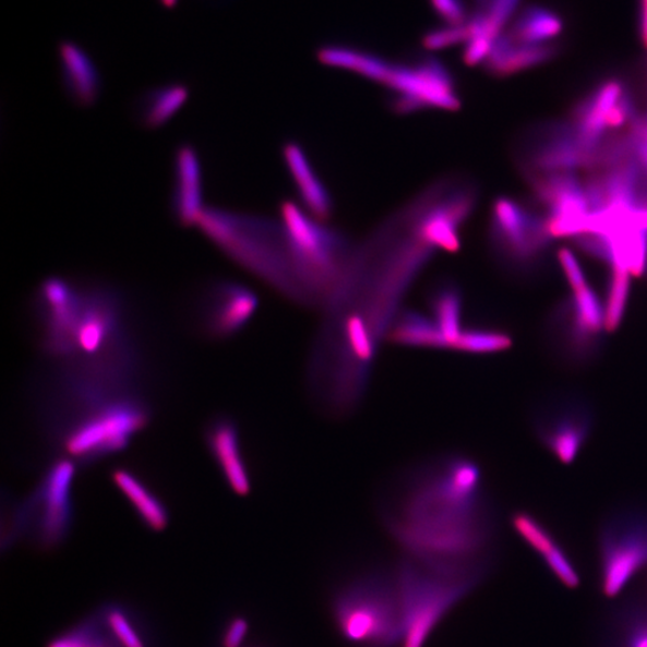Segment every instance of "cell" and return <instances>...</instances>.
Masks as SVG:
<instances>
[{
    "mask_svg": "<svg viewBox=\"0 0 647 647\" xmlns=\"http://www.w3.org/2000/svg\"><path fill=\"white\" fill-rule=\"evenodd\" d=\"M421 192L357 248L344 285L324 311L313 357L336 380L371 383L374 362L402 302L438 250L423 230Z\"/></svg>",
    "mask_w": 647,
    "mask_h": 647,
    "instance_id": "6da1fadb",
    "label": "cell"
},
{
    "mask_svg": "<svg viewBox=\"0 0 647 647\" xmlns=\"http://www.w3.org/2000/svg\"><path fill=\"white\" fill-rule=\"evenodd\" d=\"M378 506L403 556L448 575H490L498 519L475 458L447 454L415 464L384 488Z\"/></svg>",
    "mask_w": 647,
    "mask_h": 647,
    "instance_id": "7a4b0ae2",
    "label": "cell"
},
{
    "mask_svg": "<svg viewBox=\"0 0 647 647\" xmlns=\"http://www.w3.org/2000/svg\"><path fill=\"white\" fill-rule=\"evenodd\" d=\"M321 62L344 69L381 84L388 93L391 109L406 116L422 111H458L462 97L454 73L431 55L391 60L358 47L328 45L320 51Z\"/></svg>",
    "mask_w": 647,
    "mask_h": 647,
    "instance_id": "3957f363",
    "label": "cell"
},
{
    "mask_svg": "<svg viewBox=\"0 0 647 647\" xmlns=\"http://www.w3.org/2000/svg\"><path fill=\"white\" fill-rule=\"evenodd\" d=\"M195 226L231 261L303 307L296 261L280 219L205 206Z\"/></svg>",
    "mask_w": 647,
    "mask_h": 647,
    "instance_id": "277c9868",
    "label": "cell"
},
{
    "mask_svg": "<svg viewBox=\"0 0 647 647\" xmlns=\"http://www.w3.org/2000/svg\"><path fill=\"white\" fill-rule=\"evenodd\" d=\"M279 215L296 261L303 307L325 311L344 285L358 245L344 230L292 201L280 203Z\"/></svg>",
    "mask_w": 647,
    "mask_h": 647,
    "instance_id": "5b68a950",
    "label": "cell"
},
{
    "mask_svg": "<svg viewBox=\"0 0 647 647\" xmlns=\"http://www.w3.org/2000/svg\"><path fill=\"white\" fill-rule=\"evenodd\" d=\"M330 614L351 647H400L403 609L395 570H364L336 586Z\"/></svg>",
    "mask_w": 647,
    "mask_h": 647,
    "instance_id": "8992f818",
    "label": "cell"
},
{
    "mask_svg": "<svg viewBox=\"0 0 647 647\" xmlns=\"http://www.w3.org/2000/svg\"><path fill=\"white\" fill-rule=\"evenodd\" d=\"M403 609L400 647H424L442 621L490 575H448L402 556L394 567Z\"/></svg>",
    "mask_w": 647,
    "mask_h": 647,
    "instance_id": "52a82bcc",
    "label": "cell"
},
{
    "mask_svg": "<svg viewBox=\"0 0 647 647\" xmlns=\"http://www.w3.org/2000/svg\"><path fill=\"white\" fill-rule=\"evenodd\" d=\"M151 419L139 394L121 396L70 419L60 436L68 458L88 464L124 450Z\"/></svg>",
    "mask_w": 647,
    "mask_h": 647,
    "instance_id": "ba28073f",
    "label": "cell"
},
{
    "mask_svg": "<svg viewBox=\"0 0 647 647\" xmlns=\"http://www.w3.org/2000/svg\"><path fill=\"white\" fill-rule=\"evenodd\" d=\"M647 572V506L625 505L604 517L597 534L598 591L618 601Z\"/></svg>",
    "mask_w": 647,
    "mask_h": 647,
    "instance_id": "9c48e42d",
    "label": "cell"
},
{
    "mask_svg": "<svg viewBox=\"0 0 647 647\" xmlns=\"http://www.w3.org/2000/svg\"><path fill=\"white\" fill-rule=\"evenodd\" d=\"M553 238L551 219L536 201L529 204L499 197L493 202L488 240L494 259L506 272H536Z\"/></svg>",
    "mask_w": 647,
    "mask_h": 647,
    "instance_id": "30bf717a",
    "label": "cell"
},
{
    "mask_svg": "<svg viewBox=\"0 0 647 647\" xmlns=\"http://www.w3.org/2000/svg\"><path fill=\"white\" fill-rule=\"evenodd\" d=\"M77 464L68 457L55 460L34 493L21 504L23 534L44 552L63 544L71 531L75 508L72 487Z\"/></svg>",
    "mask_w": 647,
    "mask_h": 647,
    "instance_id": "8fae6325",
    "label": "cell"
},
{
    "mask_svg": "<svg viewBox=\"0 0 647 647\" xmlns=\"http://www.w3.org/2000/svg\"><path fill=\"white\" fill-rule=\"evenodd\" d=\"M532 431L541 445L560 463L572 464L589 443L596 426L590 399L575 391H560L537 403Z\"/></svg>",
    "mask_w": 647,
    "mask_h": 647,
    "instance_id": "7c38bea8",
    "label": "cell"
},
{
    "mask_svg": "<svg viewBox=\"0 0 647 647\" xmlns=\"http://www.w3.org/2000/svg\"><path fill=\"white\" fill-rule=\"evenodd\" d=\"M543 344L558 364L567 370L590 368L604 350L606 333L597 332L582 319L572 297L560 301L549 312L543 328Z\"/></svg>",
    "mask_w": 647,
    "mask_h": 647,
    "instance_id": "4fadbf2b",
    "label": "cell"
},
{
    "mask_svg": "<svg viewBox=\"0 0 647 647\" xmlns=\"http://www.w3.org/2000/svg\"><path fill=\"white\" fill-rule=\"evenodd\" d=\"M259 307V296L248 286L216 279L202 290L195 313L206 336L228 339L249 325Z\"/></svg>",
    "mask_w": 647,
    "mask_h": 647,
    "instance_id": "5bb4252c",
    "label": "cell"
},
{
    "mask_svg": "<svg viewBox=\"0 0 647 647\" xmlns=\"http://www.w3.org/2000/svg\"><path fill=\"white\" fill-rule=\"evenodd\" d=\"M511 525L519 539L541 559L546 568L565 589L575 591L580 588L579 570L563 544L539 518L528 511H517L511 516Z\"/></svg>",
    "mask_w": 647,
    "mask_h": 647,
    "instance_id": "9a60e30c",
    "label": "cell"
},
{
    "mask_svg": "<svg viewBox=\"0 0 647 647\" xmlns=\"http://www.w3.org/2000/svg\"><path fill=\"white\" fill-rule=\"evenodd\" d=\"M203 168L197 149L192 144L177 146L173 157V188L170 209L181 227L197 225L205 205L203 202Z\"/></svg>",
    "mask_w": 647,
    "mask_h": 647,
    "instance_id": "2e32d148",
    "label": "cell"
},
{
    "mask_svg": "<svg viewBox=\"0 0 647 647\" xmlns=\"http://www.w3.org/2000/svg\"><path fill=\"white\" fill-rule=\"evenodd\" d=\"M205 444L231 492L247 496L252 490L251 472L243 457L237 422L228 417L212 420L205 430Z\"/></svg>",
    "mask_w": 647,
    "mask_h": 647,
    "instance_id": "e0dca14e",
    "label": "cell"
},
{
    "mask_svg": "<svg viewBox=\"0 0 647 647\" xmlns=\"http://www.w3.org/2000/svg\"><path fill=\"white\" fill-rule=\"evenodd\" d=\"M283 157L303 209L327 223L335 212L333 195L303 146L299 142L287 141L283 146Z\"/></svg>",
    "mask_w": 647,
    "mask_h": 647,
    "instance_id": "ac0fdd59",
    "label": "cell"
},
{
    "mask_svg": "<svg viewBox=\"0 0 647 647\" xmlns=\"http://www.w3.org/2000/svg\"><path fill=\"white\" fill-rule=\"evenodd\" d=\"M60 79L69 99L82 107H93L103 94V80L92 57L70 40L59 43Z\"/></svg>",
    "mask_w": 647,
    "mask_h": 647,
    "instance_id": "d6986e66",
    "label": "cell"
},
{
    "mask_svg": "<svg viewBox=\"0 0 647 647\" xmlns=\"http://www.w3.org/2000/svg\"><path fill=\"white\" fill-rule=\"evenodd\" d=\"M598 647H647V604L639 594L620 598L608 610L598 632Z\"/></svg>",
    "mask_w": 647,
    "mask_h": 647,
    "instance_id": "ffe728a7",
    "label": "cell"
},
{
    "mask_svg": "<svg viewBox=\"0 0 647 647\" xmlns=\"http://www.w3.org/2000/svg\"><path fill=\"white\" fill-rule=\"evenodd\" d=\"M565 31L566 21L559 11L547 5L529 4L519 8L500 34L523 45L551 46L563 45L561 36Z\"/></svg>",
    "mask_w": 647,
    "mask_h": 647,
    "instance_id": "44dd1931",
    "label": "cell"
},
{
    "mask_svg": "<svg viewBox=\"0 0 647 647\" xmlns=\"http://www.w3.org/2000/svg\"><path fill=\"white\" fill-rule=\"evenodd\" d=\"M561 50L563 45H523L499 34L482 67L493 76L507 77L551 62Z\"/></svg>",
    "mask_w": 647,
    "mask_h": 647,
    "instance_id": "7402d4cb",
    "label": "cell"
},
{
    "mask_svg": "<svg viewBox=\"0 0 647 647\" xmlns=\"http://www.w3.org/2000/svg\"><path fill=\"white\" fill-rule=\"evenodd\" d=\"M117 490L123 494L145 528L163 532L169 524V511L161 498L140 476L127 468H117L111 475Z\"/></svg>",
    "mask_w": 647,
    "mask_h": 647,
    "instance_id": "603a6c76",
    "label": "cell"
},
{
    "mask_svg": "<svg viewBox=\"0 0 647 647\" xmlns=\"http://www.w3.org/2000/svg\"><path fill=\"white\" fill-rule=\"evenodd\" d=\"M189 96L190 88L182 83H170L145 91L134 103V118L146 130L160 129L173 119L187 104Z\"/></svg>",
    "mask_w": 647,
    "mask_h": 647,
    "instance_id": "cb8c5ba5",
    "label": "cell"
},
{
    "mask_svg": "<svg viewBox=\"0 0 647 647\" xmlns=\"http://www.w3.org/2000/svg\"><path fill=\"white\" fill-rule=\"evenodd\" d=\"M464 299L460 287L453 280L438 284L429 297L431 319L443 334L448 350H454L463 330Z\"/></svg>",
    "mask_w": 647,
    "mask_h": 647,
    "instance_id": "d4e9b609",
    "label": "cell"
},
{
    "mask_svg": "<svg viewBox=\"0 0 647 647\" xmlns=\"http://www.w3.org/2000/svg\"><path fill=\"white\" fill-rule=\"evenodd\" d=\"M386 340L398 346L448 350L446 340L431 316L402 310L390 327Z\"/></svg>",
    "mask_w": 647,
    "mask_h": 647,
    "instance_id": "484cf974",
    "label": "cell"
},
{
    "mask_svg": "<svg viewBox=\"0 0 647 647\" xmlns=\"http://www.w3.org/2000/svg\"><path fill=\"white\" fill-rule=\"evenodd\" d=\"M46 647H121L100 609L48 640Z\"/></svg>",
    "mask_w": 647,
    "mask_h": 647,
    "instance_id": "4316f807",
    "label": "cell"
},
{
    "mask_svg": "<svg viewBox=\"0 0 647 647\" xmlns=\"http://www.w3.org/2000/svg\"><path fill=\"white\" fill-rule=\"evenodd\" d=\"M515 344V338L507 330L495 326H466L459 336L454 351L469 356H492L507 351Z\"/></svg>",
    "mask_w": 647,
    "mask_h": 647,
    "instance_id": "83f0119b",
    "label": "cell"
},
{
    "mask_svg": "<svg viewBox=\"0 0 647 647\" xmlns=\"http://www.w3.org/2000/svg\"><path fill=\"white\" fill-rule=\"evenodd\" d=\"M121 647H149L143 622L128 607L109 602L99 608Z\"/></svg>",
    "mask_w": 647,
    "mask_h": 647,
    "instance_id": "f1b7e54d",
    "label": "cell"
},
{
    "mask_svg": "<svg viewBox=\"0 0 647 647\" xmlns=\"http://www.w3.org/2000/svg\"><path fill=\"white\" fill-rule=\"evenodd\" d=\"M632 274L625 268L610 267V274L603 300L607 333H614L625 320L630 296Z\"/></svg>",
    "mask_w": 647,
    "mask_h": 647,
    "instance_id": "f546056e",
    "label": "cell"
},
{
    "mask_svg": "<svg viewBox=\"0 0 647 647\" xmlns=\"http://www.w3.org/2000/svg\"><path fill=\"white\" fill-rule=\"evenodd\" d=\"M432 4L444 27L468 28L471 10L464 0H432Z\"/></svg>",
    "mask_w": 647,
    "mask_h": 647,
    "instance_id": "4dcf8cb0",
    "label": "cell"
},
{
    "mask_svg": "<svg viewBox=\"0 0 647 647\" xmlns=\"http://www.w3.org/2000/svg\"><path fill=\"white\" fill-rule=\"evenodd\" d=\"M250 633V621L242 615L230 618L221 634L224 647H242Z\"/></svg>",
    "mask_w": 647,
    "mask_h": 647,
    "instance_id": "1f68e13d",
    "label": "cell"
},
{
    "mask_svg": "<svg viewBox=\"0 0 647 647\" xmlns=\"http://www.w3.org/2000/svg\"><path fill=\"white\" fill-rule=\"evenodd\" d=\"M637 33L647 52V0H637Z\"/></svg>",
    "mask_w": 647,
    "mask_h": 647,
    "instance_id": "d6a6232c",
    "label": "cell"
},
{
    "mask_svg": "<svg viewBox=\"0 0 647 647\" xmlns=\"http://www.w3.org/2000/svg\"><path fill=\"white\" fill-rule=\"evenodd\" d=\"M639 595L642 596L643 600L647 604V572H646V575H645V580L643 583V590H642V592Z\"/></svg>",
    "mask_w": 647,
    "mask_h": 647,
    "instance_id": "836d02e7",
    "label": "cell"
},
{
    "mask_svg": "<svg viewBox=\"0 0 647 647\" xmlns=\"http://www.w3.org/2000/svg\"><path fill=\"white\" fill-rule=\"evenodd\" d=\"M160 2L166 8H175L177 5V3H178V0H160Z\"/></svg>",
    "mask_w": 647,
    "mask_h": 647,
    "instance_id": "e575fe53",
    "label": "cell"
},
{
    "mask_svg": "<svg viewBox=\"0 0 647 647\" xmlns=\"http://www.w3.org/2000/svg\"><path fill=\"white\" fill-rule=\"evenodd\" d=\"M645 274H647V262H646V272H645Z\"/></svg>",
    "mask_w": 647,
    "mask_h": 647,
    "instance_id": "d590c367",
    "label": "cell"
}]
</instances>
